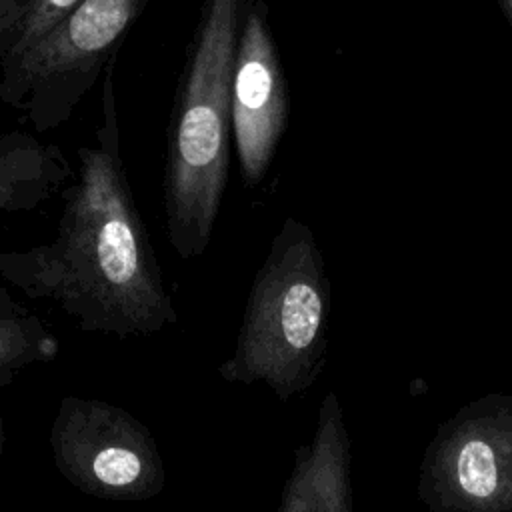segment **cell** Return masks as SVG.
Returning a JSON list of instances; mask_svg holds the SVG:
<instances>
[{"label": "cell", "mask_w": 512, "mask_h": 512, "mask_svg": "<svg viewBox=\"0 0 512 512\" xmlns=\"http://www.w3.org/2000/svg\"><path fill=\"white\" fill-rule=\"evenodd\" d=\"M248 0H204L170 118L164 216L182 260L200 256L214 234L232 148V70Z\"/></svg>", "instance_id": "2"}, {"label": "cell", "mask_w": 512, "mask_h": 512, "mask_svg": "<svg viewBox=\"0 0 512 512\" xmlns=\"http://www.w3.org/2000/svg\"><path fill=\"white\" fill-rule=\"evenodd\" d=\"M288 124V86L264 0H248L232 70V142L254 188L266 176Z\"/></svg>", "instance_id": "7"}, {"label": "cell", "mask_w": 512, "mask_h": 512, "mask_svg": "<svg viewBox=\"0 0 512 512\" xmlns=\"http://www.w3.org/2000/svg\"><path fill=\"white\" fill-rule=\"evenodd\" d=\"M30 312L24 304H20L10 292L8 288L2 284L0 280V316H6V314H26Z\"/></svg>", "instance_id": "13"}, {"label": "cell", "mask_w": 512, "mask_h": 512, "mask_svg": "<svg viewBox=\"0 0 512 512\" xmlns=\"http://www.w3.org/2000/svg\"><path fill=\"white\" fill-rule=\"evenodd\" d=\"M58 352V338L36 314L0 316V386L10 384L30 364L54 360Z\"/></svg>", "instance_id": "10"}, {"label": "cell", "mask_w": 512, "mask_h": 512, "mask_svg": "<svg viewBox=\"0 0 512 512\" xmlns=\"http://www.w3.org/2000/svg\"><path fill=\"white\" fill-rule=\"evenodd\" d=\"M0 452H2V420H0Z\"/></svg>", "instance_id": "15"}, {"label": "cell", "mask_w": 512, "mask_h": 512, "mask_svg": "<svg viewBox=\"0 0 512 512\" xmlns=\"http://www.w3.org/2000/svg\"><path fill=\"white\" fill-rule=\"evenodd\" d=\"M150 0H84L20 58L0 64V104L40 134L62 126L94 88Z\"/></svg>", "instance_id": "4"}, {"label": "cell", "mask_w": 512, "mask_h": 512, "mask_svg": "<svg viewBox=\"0 0 512 512\" xmlns=\"http://www.w3.org/2000/svg\"><path fill=\"white\" fill-rule=\"evenodd\" d=\"M416 496L430 512H512V394L474 398L438 424Z\"/></svg>", "instance_id": "6"}, {"label": "cell", "mask_w": 512, "mask_h": 512, "mask_svg": "<svg viewBox=\"0 0 512 512\" xmlns=\"http://www.w3.org/2000/svg\"><path fill=\"white\" fill-rule=\"evenodd\" d=\"M30 0H0V36Z\"/></svg>", "instance_id": "12"}, {"label": "cell", "mask_w": 512, "mask_h": 512, "mask_svg": "<svg viewBox=\"0 0 512 512\" xmlns=\"http://www.w3.org/2000/svg\"><path fill=\"white\" fill-rule=\"evenodd\" d=\"M48 440L56 470L88 496L138 502L158 496L166 486L152 430L106 400L64 396Z\"/></svg>", "instance_id": "5"}, {"label": "cell", "mask_w": 512, "mask_h": 512, "mask_svg": "<svg viewBox=\"0 0 512 512\" xmlns=\"http://www.w3.org/2000/svg\"><path fill=\"white\" fill-rule=\"evenodd\" d=\"M84 0H30L0 36V64L12 62L42 42Z\"/></svg>", "instance_id": "11"}, {"label": "cell", "mask_w": 512, "mask_h": 512, "mask_svg": "<svg viewBox=\"0 0 512 512\" xmlns=\"http://www.w3.org/2000/svg\"><path fill=\"white\" fill-rule=\"evenodd\" d=\"M74 172L56 144L24 132L0 134V218L48 202Z\"/></svg>", "instance_id": "9"}, {"label": "cell", "mask_w": 512, "mask_h": 512, "mask_svg": "<svg viewBox=\"0 0 512 512\" xmlns=\"http://www.w3.org/2000/svg\"><path fill=\"white\" fill-rule=\"evenodd\" d=\"M276 512H352L350 434L334 390L320 404L312 440L294 450Z\"/></svg>", "instance_id": "8"}, {"label": "cell", "mask_w": 512, "mask_h": 512, "mask_svg": "<svg viewBox=\"0 0 512 512\" xmlns=\"http://www.w3.org/2000/svg\"><path fill=\"white\" fill-rule=\"evenodd\" d=\"M498 4H500L502 12H504V16L508 18L510 28H512V0H498Z\"/></svg>", "instance_id": "14"}, {"label": "cell", "mask_w": 512, "mask_h": 512, "mask_svg": "<svg viewBox=\"0 0 512 512\" xmlns=\"http://www.w3.org/2000/svg\"><path fill=\"white\" fill-rule=\"evenodd\" d=\"M114 66L116 56L104 68L94 142L78 148L76 178L62 190L54 238L2 250L0 280L52 302L84 332L128 338L172 326L178 312L128 182Z\"/></svg>", "instance_id": "1"}, {"label": "cell", "mask_w": 512, "mask_h": 512, "mask_svg": "<svg viewBox=\"0 0 512 512\" xmlns=\"http://www.w3.org/2000/svg\"><path fill=\"white\" fill-rule=\"evenodd\" d=\"M330 282L312 230L288 216L254 274L232 354L218 366L228 384H266L280 402L308 390L328 352Z\"/></svg>", "instance_id": "3"}]
</instances>
